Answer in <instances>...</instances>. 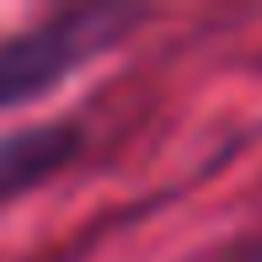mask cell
Here are the masks:
<instances>
[{
	"label": "cell",
	"mask_w": 262,
	"mask_h": 262,
	"mask_svg": "<svg viewBox=\"0 0 262 262\" xmlns=\"http://www.w3.org/2000/svg\"><path fill=\"white\" fill-rule=\"evenodd\" d=\"M139 21H150V11L70 6V11H54V16H43V21H32V27L11 32V38H0V113L43 97V91H54L59 80L86 70L91 59L118 49Z\"/></svg>",
	"instance_id": "obj_1"
},
{
	"label": "cell",
	"mask_w": 262,
	"mask_h": 262,
	"mask_svg": "<svg viewBox=\"0 0 262 262\" xmlns=\"http://www.w3.org/2000/svg\"><path fill=\"white\" fill-rule=\"evenodd\" d=\"M86 134L70 118H49V123H21L0 134V204H16L21 193L54 182L70 161L80 156Z\"/></svg>",
	"instance_id": "obj_2"
},
{
	"label": "cell",
	"mask_w": 262,
	"mask_h": 262,
	"mask_svg": "<svg viewBox=\"0 0 262 262\" xmlns=\"http://www.w3.org/2000/svg\"><path fill=\"white\" fill-rule=\"evenodd\" d=\"M225 262H262V241H252V246H241V252H230Z\"/></svg>",
	"instance_id": "obj_3"
}]
</instances>
